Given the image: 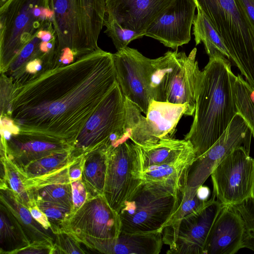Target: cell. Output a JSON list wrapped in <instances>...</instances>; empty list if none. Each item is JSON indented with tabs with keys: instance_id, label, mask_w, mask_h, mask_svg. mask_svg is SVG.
I'll return each instance as SVG.
<instances>
[{
	"instance_id": "cell-29",
	"label": "cell",
	"mask_w": 254,
	"mask_h": 254,
	"mask_svg": "<svg viewBox=\"0 0 254 254\" xmlns=\"http://www.w3.org/2000/svg\"><path fill=\"white\" fill-rule=\"evenodd\" d=\"M71 151L54 153L35 160L20 172L26 178L41 176L59 170L69 163Z\"/></svg>"
},
{
	"instance_id": "cell-30",
	"label": "cell",
	"mask_w": 254,
	"mask_h": 254,
	"mask_svg": "<svg viewBox=\"0 0 254 254\" xmlns=\"http://www.w3.org/2000/svg\"><path fill=\"white\" fill-rule=\"evenodd\" d=\"M42 40L36 35L27 43L21 50L18 55L10 64L4 73L9 78L15 75L29 61L32 59L40 58L47 60L54 65L55 53L46 54L40 49Z\"/></svg>"
},
{
	"instance_id": "cell-38",
	"label": "cell",
	"mask_w": 254,
	"mask_h": 254,
	"mask_svg": "<svg viewBox=\"0 0 254 254\" xmlns=\"http://www.w3.org/2000/svg\"><path fill=\"white\" fill-rule=\"evenodd\" d=\"M71 184L73 202L72 214L80 208L87 200L88 193L81 179L71 182Z\"/></svg>"
},
{
	"instance_id": "cell-7",
	"label": "cell",
	"mask_w": 254,
	"mask_h": 254,
	"mask_svg": "<svg viewBox=\"0 0 254 254\" xmlns=\"http://www.w3.org/2000/svg\"><path fill=\"white\" fill-rule=\"evenodd\" d=\"M197 49L189 56L185 52L168 51L155 59L156 92L154 100L187 104L190 116L195 111L202 71L196 61Z\"/></svg>"
},
{
	"instance_id": "cell-16",
	"label": "cell",
	"mask_w": 254,
	"mask_h": 254,
	"mask_svg": "<svg viewBox=\"0 0 254 254\" xmlns=\"http://www.w3.org/2000/svg\"><path fill=\"white\" fill-rule=\"evenodd\" d=\"M117 82L125 98L146 114L151 99L147 84V58L127 46L113 54Z\"/></svg>"
},
{
	"instance_id": "cell-5",
	"label": "cell",
	"mask_w": 254,
	"mask_h": 254,
	"mask_svg": "<svg viewBox=\"0 0 254 254\" xmlns=\"http://www.w3.org/2000/svg\"><path fill=\"white\" fill-rule=\"evenodd\" d=\"M50 0H10L0 8V72L41 30L53 27Z\"/></svg>"
},
{
	"instance_id": "cell-35",
	"label": "cell",
	"mask_w": 254,
	"mask_h": 254,
	"mask_svg": "<svg viewBox=\"0 0 254 254\" xmlns=\"http://www.w3.org/2000/svg\"><path fill=\"white\" fill-rule=\"evenodd\" d=\"M233 206L245 223L243 248H247L254 252V196Z\"/></svg>"
},
{
	"instance_id": "cell-9",
	"label": "cell",
	"mask_w": 254,
	"mask_h": 254,
	"mask_svg": "<svg viewBox=\"0 0 254 254\" xmlns=\"http://www.w3.org/2000/svg\"><path fill=\"white\" fill-rule=\"evenodd\" d=\"M126 127L130 140L139 146L153 145L160 140L173 137L183 115L190 116L187 104L159 102L151 99L144 117L134 103L125 98Z\"/></svg>"
},
{
	"instance_id": "cell-23",
	"label": "cell",
	"mask_w": 254,
	"mask_h": 254,
	"mask_svg": "<svg viewBox=\"0 0 254 254\" xmlns=\"http://www.w3.org/2000/svg\"><path fill=\"white\" fill-rule=\"evenodd\" d=\"M0 200L15 216L30 243L46 242L54 244V234L46 229L32 216L29 208L18 198L6 184L0 186Z\"/></svg>"
},
{
	"instance_id": "cell-43",
	"label": "cell",
	"mask_w": 254,
	"mask_h": 254,
	"mask_svg": "<svg viewBox=\"0 0 254 254\" xmlns=\"http://www.w3.org/2000/svg\"><path fill=\"white\" fill-rule=\"evenodd\" d=\"M10 0H0V8L3 6Z\"/></svg>"
},
{
	"instance_id": "cell-1",
	"label": "cell",
	"mask_w": 254,
	"mask_h": 254,
	"mask_svg": "<svg viewBox=\"0 0 254 254\" xmlns=\"http://www.w3.org/2000/svg\"><path fill=\"white\" fill-rule=\"evenodd\" d=\"M113 54L100 48L13 88L6 117L19 131L74 140L117 83Z\"/></svg>"
},
{
	"instance_id": "cell-39",
	"label": "cell",
	"mask_w": 254,
	"mask_h": 254,
	"mask_svg": "<svg viewBox=\"0 0 254 254\" xmlns=\"http://www.w3.org/2000/svg\"><path fill=\"white\" fill-rule=\"evenodd\" d=\"M54 244L48 242H35L18 251L15 254H51Z\"/></svg>"
},
{
	"instance_id": "cell-17",
	"label": "cell",
	"mask_w": 254,
	"mask_h": 254,
	"mask_svg": "<svg viewBox=\"0 0 254 254\" xmlns=\"http://www.w3.org/2000/svg\"><path fill=\"white\" fill-rule=\"evenodd\" d=\"M196 8L194 0H176L147 28L145 36L173 49L188 44Z\"/></svg>"
},
{
	"instance_id": "cell-11",
	"label": "cell",
	"mask_w": 254,
	"mask_h": 254,
	"mask_svg": "<svg viewBox=\"0 0 254 254\" xmlns=\"http://www.w3.org/2000/svg\"><path fill=\"white\" fill-rule=\"evenodd\" d=\"M210 176L213 194L224 205H235L254 196V159L243 147L225 157Z\"/></svg>"
},
{
	"instance_id": "cell-31",
	"label": "cell",
	"mask_w": 254,
	"mask_h": 254,
	"mask_svg": "<svg viewBox=\"0 0 254 254\" xmlns=\"http://www.w3.org/2000/svg\"><path fill=\"white\" fill-rule=\"evenodd\" d=\"M198 188L189 187L186 186L181 190L177 209L165 227L178 223L183 218L198 210L204 205L208 200L203 199L200 195Z\"/></svg>"
},
{
	"instance_id": "cell-27",
	"label": "cell",
	"mask_w": 254,
	"mask_h": 254,
	"mask_svg": "<svg viewBox=\"0 0 254 254\" xmlns=\"http://www.w3.org/2000/svg\"><path fill=\"white\" fill-rule=\"evenodd\" d=\"M197 10V14L193 21V34L195 45L203 43L209 57L220 53L230 60L228 51L220 35L202 11L198 8Z\"/></svg>"
},
{
	"instance_id": "cell-26",
	"label": "cell",
	"mask_w": 254,
	"mask_h": 254,
	"mask_svg": "<svg viewBox=\"0 0 254 254\" xmlns=\"http://www.w3.org/2000/svg\"><path fill=\"white\" fill-rule=\"evenodd\" d=\"M0 254H15L31 243L20 224L0 203Z\"/></svg>"
},
{
	"instance_id": "cell-33",
	"label": "cell",
	"mask_w": 254,
	"mask_h": 254,
	"mask_svg": "<svg viewBox=\"0 0 254 254\" xmlns=\"http://www.w3.org/2000/svg\"><path fill=\"white\" fill-rule=\"evenodd\" d=\"M38 207L46 214L54 235L63 230L65 221L72 214V209L67 206L51 202L34 200Z\"/></svg>"
},
{
	"instance_id": "cell-20",
	"label": "cell",
	"mask_w": 254,
	"mask_h": 254,
	"mask_svg": "<svg viewBox=\"0 0 254 254\" xmlns=\"http://www.w3.org/2000/svg\"><path fill=\"white\" fill-rule=\"evenodd\" d=\"M77 240L90 249L107 254H158L163 243L162 232L133 234L121 232L115 239L85 236Z\"/></svg>"
},
{
	"instance_id": "cell-28",
	"label": "cell",
	"mask_w": 254,
	"mask_h": 254,
	"mask_svg": "<svg viewBox=\"0 0 254 254\" xmlns=\"http://www.w3.org/2000/svg\"><path fill=\"white\" fill-rule=\"evenodd\" d=\"M232 87L238 113L247 124L254 137V88L240 74L234 75Z\"/></svg>"
},
{
	"instance_id": "cell-32",
	"label": "cell",
	"mask_w": 254,
	"mask_h": 254,
	"mask_svg": "<svg viewBox=\"0 0 254 254\" xmlns=\"http://www.w3.org/2000/svg\"><path fill=\"white\" fill-rule=\"evenodd\" d=\"M0 160L4 164L5 176L4 182L0 185L6 183L21 201L29 208L35 201L32 202L25 189L24 179L26 177L7 157H0Z\"/></svg>"
},
{
	"instance_id": "cell-4",
	"label": "cell",
	"mask_w": 254,
	"mask_h": 254,
	"mask_svg": "<svg viewBox=\"0 0 254 254\" xmlns=\"http://www.w3.org/2000/svg\"><path fill=\"white\" fill-rule=\"evenodd\" d=\"M226 47L230 59L254 88V26L237 0H194Z\"/></svg>"
},
{
	"instance_id": "cell-3",
	"label": "cell",
	"mask_w": 254,
	"mask_h": 254,
	"mask_svg": "<svg viewBox=\"0 0 254 254\" xmlns=\"http://www.w3.org/2000/svg\"><path fill=\"white\" fill-rule=\"evenodd\" d=\"M50 3L57 40L55 57L68 50L76 60L99 48L106 0H50Z\"/></svg>"
},
{
	"instance_id": "cell-41",
	"label": "cell",
	"mask_w": 254,
	"mask_h": 254,
	"mask_svg": "<svg viewBox=\"0 0 254 254\" xmlns=\"http://www.w3.org/2000/svg\"><path fill=\"white\" fill-rule=\"evenodd\" d=\"M29 210L32 217L46 229L51 230V226L46 214L38 207L35 202L31 205Z\"/></svg>"
},
{
	"instance_id": "cell-42",
	"label": "cell",
	"mask_w": 254,
	"mask_h": 254,
	"mask_svg": "<svg viewBox=\"0 0 254 254\" xmlns=\"http://www.w3.org/2000/svg\"><path fill=\"white\" fill-rule=\"evenodd\" d=\"M254 26V0H237Z\"/></svg>"
},
{
	"instance_id": "cell-14",
	"label": "cell",
	"mask_w": 254,
	"mask_h": 254,
	"mask_svg": "<svg viewBox=\"0 0 254 254\" xmlns=\"http://www.w3.org/2000/svg\"><path fill=\"white\" fill-rule=\"evenodd\" d=\"M120 214L113 209L104 195L87 199L64 224L63 230L77 239L89 236L101 239L117 238L121 232Z\"/></svg>"
},
{
	"instance_id": "cell-34",
	"label": "cell",
	"mask_w": 254,
	"mask_h": 254,
	"mask_svg": "<svg viewBox=\"0 0 254 254\" xmlns=\"http://www.w3.org/2000/svg\"><path fill=\"white\" fill-rule=\"evenodd\" d=\"M104 24L106 27L105 33L111 38L117 51L127 47L131 41L145 35L144 32L124 28L111 18H106Z\"/></svg>"
},
{
	"instance_id": "cell-2",
	"label": "cell",
	"mask_w": 254,
	"mask_h": 254,
	"mask_svg": "<svg viewBox=\"0 0 254 254\" xmlns=\"http://www.w3.org/2000/svg\"><path fill=\"white\" fill-rule=\"evenodd\" d=\"M231 67L230 60L218 53L209 57L202 71L193 120L184 138L192 145L195 158L215 143L238 113Z\"/></svg>"
},
{
	"instance_id": "cell-8",
	"label": "cell",
	"mask_w": 254,
	"mask_h": 254,
	"mask_svg": "<svg viewBox=\"0 0 254 254\" xmlns=\"http://www.w3.org/2000/svg\"><path fill=\"white\" fill-rule=\"evenodd\" d=\"M125 134L110 144L104 196L119 213L125 202L142 184L139 146Z\"/></svg>"
},
{
	"instance_id": "cell-25",
	"label": "cell",
	"mask_w": 254,
	"mask_h": 254,
	"mask_svg": "<svg viewBox=\"0 0 254 254\" xmlns=\"http://www.w3.org/2000/svg\"><path fill=\"white\" fill-rule=\"evenodd\" d=\"M195 159L151 166L142 171V181L162 184L181 191L186 186L189 169Z\"/></svg>"
},
{
	"instance_id": "cell-36",
	"label": "cell",
	"mask_w": 254,
	"mask_h": 254,
	"mask_svg": "<svg viewBox=\"0 0 254 254\" xmlns=\"http://www.w3.org/2000/svg\"><path fill=\"white\" fill-rule=\"evenodd\" d=\"M55 241L52 248L53 254H85L81 248L80 242L70 233L62 230L55 235Z\"/></svg>"
},
{
	"instance_id": "cell-22",
	"label": "cell",
	"mask_w": 254,
	"mask_h": 254,
	"mask_svg": "<svg viewBox=\"0 0 254 254\" xmlns=\"http://www.w3.org/2000/svg\"><path fill=\"white\" fill-rule=\"evenodd\" d=\"M139 148L142 171L151 166L195 158L192 145L185 139L163 138L153 145Z\"/></svg>"
},
{
	"instance_id": "cell-18",
	"label": "cell",
	"mask_w": 254,
	"mask_h": 254,
	"mask_svg": "<svg viewBox=\"0 0 254 254\" xmlns=\"http://www.w3.org/2000/svg\"><path fill=\"white\" fill-rule=\"evenodd\" d=\"M175 0H106V13L123 28L145 33Z\"/></svg>"
},
{
	"instance_id": "cell-37",
	"label": "cell",
	"mask_w": 254,
	"mask_h": 254,
	"mask_svg": "<svg viewBox=\"0 0 254 254\" xmlns=\"http://www.w3.org/2000/svg\"><path fill=\"white\" fill-rule=\"evenodd\" d=\"M13 88L11 79L0 73V116L7 114Z\"/></svg>"
},
{
	"instance_id": "cell-19",
	"label": "cell",
	"mask_w": 254,
	"mask_h": 254,
	"mask_svg": "<svg viewBox=\"0 0 254 254\" xmlns=\"http://www.w3.org/2000/svg\"><path fill=\"white\" fill-rule=\"evenodd\" d=\"M244 221L233 205H223L208 236L204 254H234L243 248Z\"/></svg>"
},
{
	"instance_id": "cell-24",
	"label": "cell",
	"mask_w": 254,
	"mask_h": 254,
	"mask_svg": "<svg viewBox=\"0 0 254 254\" xmlns=\"http://www.w3.org/2000/svg\"><path fill=\"white\" fill-rule=\"evenodd\" d=\"M111 144L108 141L83 155L81 179L88 193V199L104 194L108 152Z\"/></svg>"
},
{
	"instance_id": "cell-13",
	"label": "cell",
	"mask_w": 254,
	"mask_h": 254,
	"mask_svg": "<svg viewBox=\"0 0 254 254\" xmlns=\"http://www.w3.org/2000/svg\"><path fill=\"white\" fill-rule=\"evenodd\" d=\"M252 136L250 128L237 113L215 143L193 161L189 169L186 186H202L216 166L235 149L243 147L250 153Z\"/></svg>"
},
{
	"instance_id": "cell-6",
	"label": "cell",
	"mask_w": 254,
	"mask_h": 254,
	"mask_svg": "<svg viewBox=\"0 0 254 254\" xmlns=\"http://www.w3.org/2000/svg\"><path fill=\"white\" fill-rule=\"evenodd\" d=\"M180 193L162 184L143 182L119 212L121 232H162L177 209Z\"/></svg>"
},
{
	"instance_id": "cell-40",
	"label": "cell",
	"mask_w": 254,
	"mask_h": 254,
	"mask_svg": "<svg viewBox=\"0 0 254 254\" xmlns=\"http://www.w3.org/2000/svg\"><path fill=\"white\" fill-rule=\"evenodd\" d=\"M83 165V155L73 159L68 169L69 177L71 182L81 179Z\"/></svg>"
},
{
	"instance_id": "cell-12",
	"label": "cell",
	"mask_w": 254,
	"mask_h": 254,
	"mask_svg": "<svg viewBox=\"0 0 254 254\" xmlns=\"http://www.w3.org/2000/svg\"><path fill=\"white\" fill-rule=\"evenodd\" d=\"M223 205L213 194L200 209L165 227L162 239L170 248L167 254H204L211 230Z\"/></svg>"
},
{
	"instance_id": "cell-21",
	"label": "cell",
	"mask_w": 254,
	"mask_h": 254,
	"mask_svg": "<svg viewBox=\"0 0 254 254\" xmlns=\"http://www.w3.org/2000/svg\"><path fill=\"white\" fill-rule=\"evenodd\" d=\"M73 159L66 166L46 175L24 178V186L32 202H34L33 200H44L72 209V188L68 169Z\"/></svg>"
},
{
	"instance_id": "cell-15",
	"label": "cell",
	"mask_w": 254,
	"mask_h": 254,
	"mask_svg": "<svg viewBox=\"0 0 254 254\" xmlns=\"http://www.w3.org/2000/svg\"><path fill=\"white\" fill-rule=\"evenodd\" d=\"M0 150L20 172L31 162L50 154L72 151L73 144L46 136L19 131L12 133L0 127Z\"/></svg>"
},
{
	"instance_id": "cell-10",
	"label": "cell",
	"mask_w": 254,
	"mask_h": 254,
	"mask_svg": "<svg viewBox=\"0 0 254 254\" xmlns=\"http://www.w3.org/2000/svg\"><path fill=\"white\" fill-rule=\"evenodd\" d=\"M125 97L117 82L87 119L77 134L71 152L75 159L108 142L126 129Z\"/></svg>"
}]
</instances>
